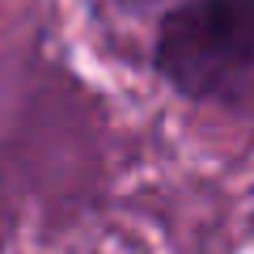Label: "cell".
Segmentation results:
<instances>
[{
    "instance_id": "cell-1",
    "label": "cell",
    "mask_w": 254,
    "mask_h": 254,
    "mask_svg": "<svg viewBox=\"0 0 254 254\" xmlns=\"http://www.w3.org/2000/svg\"><path fill=\"white\" fill-rule=\"evenodd\" d=\"M153 68L190 102L254 93V0H178L157 26Z\"/></svg>"
},
{
    "instance_id": "cell-2",
    "label": "cell",
    "mask_w": 254,
    "mask_h": 254,
    "mask_svg": "<svg viewBox=\"0 0 254 254\" xmlns=\"http://www.w3.org/2000/svg\"><path fill=\"white\" fill-rule=\"evenodd\" d=\"M127 4H148V0H127Z\"/></svg>"
}]
</instances>
